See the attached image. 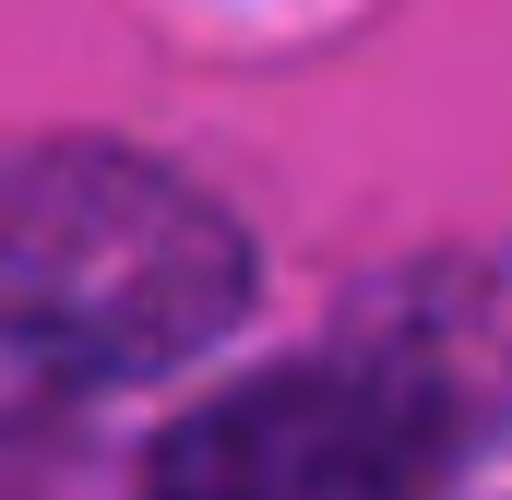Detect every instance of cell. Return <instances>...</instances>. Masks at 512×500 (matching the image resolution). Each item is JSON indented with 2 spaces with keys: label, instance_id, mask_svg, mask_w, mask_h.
Wrapping results in <instances>:
<instances>
[{
  "label": "cell",
  "instance_id": "cell-1",
  "mask_svg": "<svg viewBox=\"0 0 512 500\" xmlns=\"http://www.w3.org/2000/svg\"><path fill=\"white\" fill-rule=\"evenodd\" d=\"M251 310V239L120 143L0 155V346L60 381H143Z\"/></svg>",
  "mask_w": 512,
  "mask_h": 500
},
{
  "label": "cell",
  "instance_id": "cell-2",
  "mask_svg": "<svg viewBox=\"0 0 512 500\" xmlns=\"http://www.w3.org/2000/svg\"><path fill=\"white\" fill-rule=\"evenodd\" d=\"M465 405L405 346L227 381L155 441V500H429Z\"/></svg>",
  "mask_w": 512,
  "mask_h": 500
}]
</instances>
